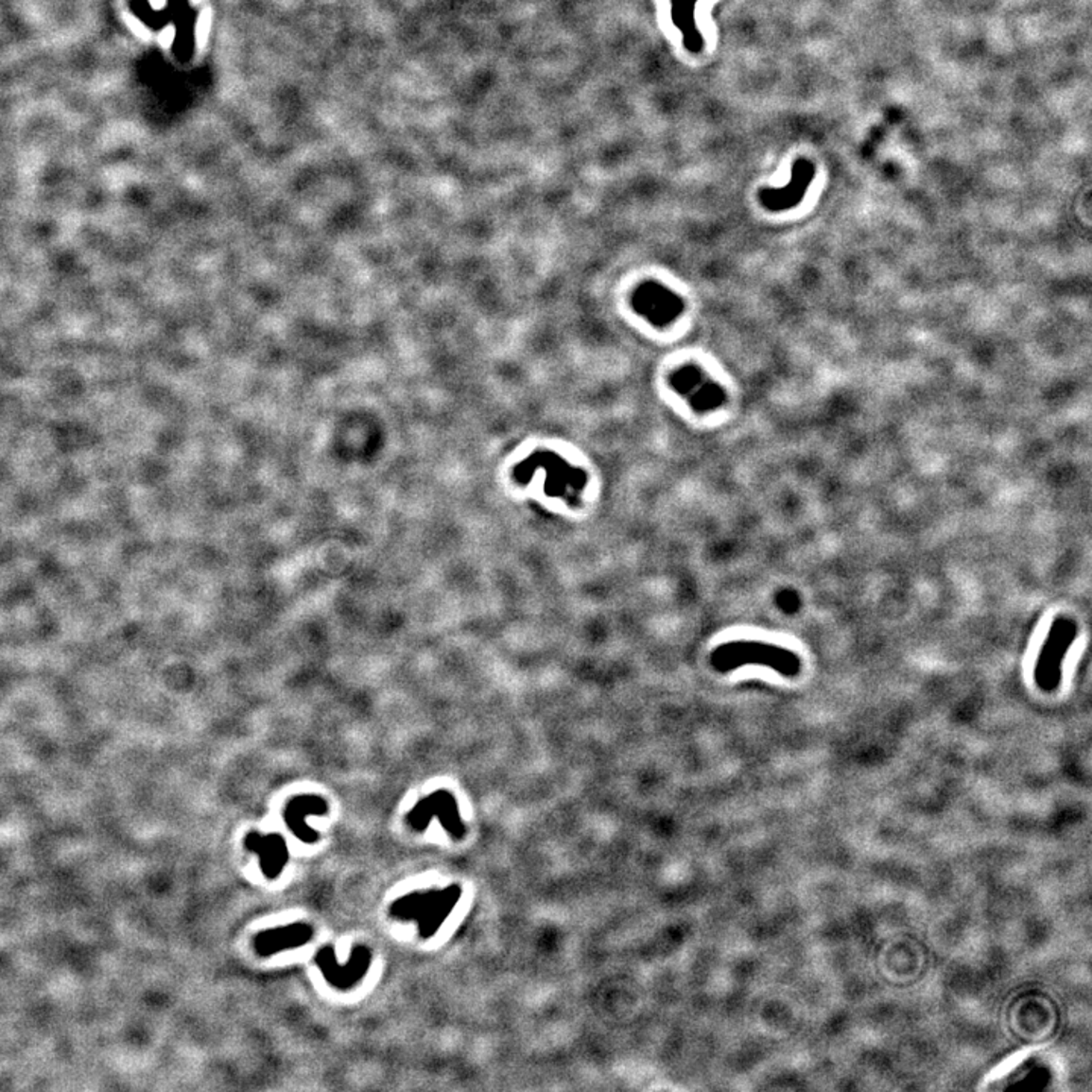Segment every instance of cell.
I'll return each mask as SVG.
<instances>
[{
    "label": "cell",
    "mask_w": 1092,
    "mask_h": 1092,
    "mask_svg": "<svg viewBox=\"0 0 1092 1092\" xmlns=\"http://www.w3.org/2000/svg\"><path fill=\"white\" fill-rule=\"evenodd\" d=\"M243 845L250 853L258 856L261 873L265 874L266 878L275 880L280 877L288 862L287 842L284 840V836L280 833L261 835L258 832H251L246 835Z\"/></svg>",
    "instance_id": "11"
},
{
    "label": "cell",
    "mask_w": 1092,
    "mask_h": 1092,
    "mask_svg": "<svg viewBox=\"0 0 1092 1092\" xmlns=\"http://www.w3.org/2000/svg\"><path fill=\"white\" fill-rule=\"evenodd\" d=\"M330 812V806L325 798L318 795H298L291 798L284 810V821L295 838L303 843L318 842V830H313L307 824L308 817H325Z\"/></svg>",
    "instance_id": "10"
},
{
    "label": "cell",
    "mask_w": 1092,
    "mask_h": 1092,
    "mask_svg": "<svg viewBox=\"0 0 1092 1092\" xmlns=\"http://www.w3.org/2000/svg\"><path fill=\"white\" fill-rule=\"evenodd\" d=\"M537 469L545 471V491L559 496H577L586 489L587 476L581 469L574 468L564 459L551 451H537L514 468V477L521 483H529Z\"/></svg>",
    "instance_id": "3"
},
{
    "label": "cell",
    "mask_w": 1092,
    "mask_h": 1092,
    "mask_svg": "<svg viewBox=\"0 0 1092 1092\" xmlns=\"http://www.w3.org/2000/svg\"><path fill=\"white\" fill-rule=\"evenodd\" d=\"M669 386L697 413L717 411L727 403L724 389L695 364H685L675 369L669 375Z\"/></svg>",
    "instance_id": "6"
},
{
    "label": "cell",
    "mask_w": 1092,
    "mask_h": 1092,
    "mask_svg": "<svg viewBox=\"0 0 1092 1092\" xmlns=\"http://www.w3.org/2000/svg\"><path fill=\"white\" fill-rule=\"evenodd\" d=\"M460 893V886L457 885L449 886L445 890L407 893L391 903L389 915L398 921L418 923L419 936L422 939H429L436 935L446 916L453 912Z\"/></svg>",
    "instance_id": "2"
},
{
    "label": "cell",
    "mask_w": 1092,
    "mask_h": 1092,
    "mask_svg": "<svg viewBox=\"0 0 1092 1092\" xmlns=\"http://www.w3.org/2000/svg\"><path fill=\"white\" fill-rule=\"evenodd\" d=\"M433 818H439L449 835L460 840L464 835V825L459 817L457 803L448 790H437L428 797L422 798L410 812L407 813V824L414 832H425Z\"/></svg>",
    "instance_id": "8"
},
{
    "label": "cell",
    "mask_w": 1092,
    "mask_h": 1092,
    "mask_svg": "<svg viewBox=\"0 0 1092 1092\" xmlns=\"http://www.w3.org/2000/svg\"><path fill=\"white\" fill-rule=\"evenodd\" d=\"M1079 634L1074 619L1059 616L1051 624L1035 667V682L1039 689L1051 694L1058 689L1062 679V664Z\"/></svg>",
    "instance_id": "4"
},
{
    "label": "cell",
    "mask_w": 1092,
    "mask_h": 1092,
    "mask_svg": "<svg viewBox=\"0 0 1092 1092\" xmlns=\"http://www.w3.org/2000/svg\"><path fill=\"white\" fill-rule=\"evenodd\" d=\"M697 4L698 0H671L672 24L682 32L683 46L686 47L690 54H700L705 46L704 39L695 20Z\"/></svg>",
    "instance_id": "12"
},
{
    "label": "cell",
    "mask_w": 1092,
    "mask_h": 1092,
    "mask_svg": "<svg viewBox=\"0 0 1092 1092\" xmlns=\"http://www.w3.org/2000/svg\"><path fill=\"white\" fill-rule=\"evenodd\" d=\"M632 308L655 328H667L682 318L686 303L671 288L655 281H647L633 291Z\"/></svg>",
    "instance_id": "5"
},
{
    "label": "cell",
    "mask_w": 1092,
    "mask_h": 1092,
    "mask_svg": "<svg viewBox=\"0 0 1092 1092\" xmlns=\"http://www.w3.org/2000/svg\"><path fill=\"white\" fill-rule=\"evenodd\" d=\"M315 936V928L308 923L287 924L283 927L263 930L253 938V950L261 958L278 955L283 951L296 950L300 946L307 945Z\"/></svg>",
    "instance_id": "9"
},
{
    "label": "cell",
    "mask_w": 1092,
    "mask_h": 1092,
    "mask_svg": "<svg viewBox=\"0 0 1092 1092\" xmlns=\"http://www.w3.org/2000/svg\"><path fill=\"white\" fill-rule=\"evenodd\" d=\"M315 963L322 973L328 985L340 991H348L358 985L373 963V953L366 945H355L351 950L345 965L338 963L333 945H323L315 955Z\"/></svg>",
    "instance_id": "7"
},
{
    "label": "cell",
    "mask_w": 1092,
    "mask_h": 1092,
    "mask_svg": "<svg viewBox=\"0 0 1092 1092\" xmlns=\"http://www.w3.org/2000/svg\"><path fill=\"white\" fill-rule=\"evenodd\" d=\"M710 665L718 672L735 671L745 665H762L777 674L792 679L801 672V659L797 652L760 640H735L715 648Z\"/></svg>",
    "instance_id": "1"
}]
</instances>
